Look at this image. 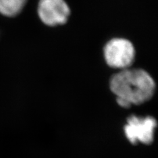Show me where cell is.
Here are the masks:
<instances>
[{
  "mask_svg": "<svg viewBox=\"0 0 158 158\" xmlns=\"http://www.w3.org/2000/svg\"><path fill=\"white\" fill-rule=\"evenodd\" d=\"M156 127L157 121L153 117H140L131 115L127 118L124 132L127 138L131 144L142 143L149 145L154 141Z\"/></svg>",
  "mask_w": 158,
  "mask_h": 158,
  "instance_id": "3957f363",
  "label": "cell"
},
{
  "mask_svg": "<svg viewBox=\"0 0 158 158\" xmlns=\"http://www.w3.org/2000/svg\"><path fill=\"white\" fill-rule=\"evenodd\" d=\"M70 12L65 0H40L38 3L39 17L42 23L49 27L67 23Z\"/></svg>",
  "mask_w": 158,
  "mask_h": 158,
  "instance_id": "277c9868",
  "label": "cell"
},
{
  "mask_svg": "<svg viewBox=\"0 0 158 158\" xmlns=\"http://www.w3.org/2000/svg\"><path fill=\"white\" fill-rule=\"evenodd\" d=\"M103 54L107 64L110 67L124 70L130 68L134 62L135 49L128 40L113 38L106 44Z\"/></svg>",
  "mask_w": 158,
  "mask_h": 158,
  "instance_id": "7a4b0ae2",
  "label": "cell"
},
{
  "mask_svg": "<svg viewBox=\"0 0 158 158\" xmlns=\"http://www.w3.org/2000/svg\"><path fill=\"white\" fill-rule=\"evenodd\" d=\"M110 86L117 103L123 108L147 102L156 91L154 80L142 69L121 70L111 78Z\"/></svg>",
  "mask_w": 158,
  "mask_h": 158,
  "instance_id": "6da1fadb",
  "label": "cell"
},
{
  "mask_svg": "<svg viewBox=\"0 0 158 158\" xmlns=\"http://www.w3.org/2000/svg\"><path fill=\"white\" fill-rule=\"evenodd\" d=\"M27 0H0V13L6 17H15L21 12Z\"/></svg>",
  "mask_w": 158,
  "mask_h": 158,
  "instance_id": "5b68a950",
  "label": "cell"
}]
</instances>
